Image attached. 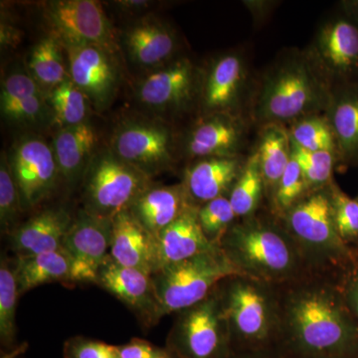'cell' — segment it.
<instances>
[{"label":"cell","instance_id":"1","mask_svg":"<svg viewBox=\"0 0 358 358\" xmlns=\"http://www.w3.org/2000/svg\"><path fill=\"white\" fill-rule=\"evenodd\" d=\"M279 341L296 358H352L358 353V322L339 282L326 272L277 287Z\"/></svg>","mask_w":358,"mask_h":358},{"label":"cell","instance_id":"2","mask_svg":"<svg viewBox=\"0 0 358 358\" xmlns=\"http://www.w3.org/2000/svg\"><path fill=\"white\" fill-rule=\"evenodd\" d=\"M331 86L307 51L289 49L264 73L252 105V117L261 126H291L310 115L326 113Z\"/></svg>","mask_w":358,"mask_h":358},{"label":"cell","instance_id":"3","mask_svg":"<svg viewBox=\"0 0 358 358\" xmlns=\"http://www.w3.org/2000/svg\"><path fill=\"white\" fill-rule=\"evenodd\" d=\"M219 247L242 275L272 286L315 272L286 228L255 215L235 221Z\"/></svg>","mask_w":358,"mask_h":358},{"label":"cell","instance_id":"4","mask_svg":"<svg viewBox=\"0 0 358 358\" xmlns=\"http://www.w3.org/2000/svg\"><path fill=\"white\" fill-rule=\"evenodd\" d=\"M232 350H264L279 341L280 308L277 287L244 275L218 285Z\"/></svg>","mask_w":358,"mask_h":358},{"label":"cell","instance_id":"5","mask_svg":"<svg viewBox=\"0 0 358 358\" xmlns=\"http://www.w3.org/2000/svg\"><path fill=\"white\" fill-rule=\"evenodd\" d=\"M331 185L308 192L282 216L285 228L317 272L341 265L348 267L352 260L334 224Z\"/></svg>","mask_w":358,"mask_h":358},{"label":"cell","instance_id":"6","mask_svg":"<svg viewBox=\"0 0 358 358\" xmlns=\"http://www.w3.org/2000/svg\"><path fill=\"white\" fill-rule=\"evenodd\" d=\"M242 275L220 247L160 268L152 275L160 315L179 313L205 300L219 284Z\"/></svg>","mask_w":358,"mask_h":358},{"label":"cell","instance_id":"7","mask_svg":"<svg viewBox=\"0 0 358 358\" xmlns=\"http://www.w3.org/2000/svg\"><path fill=\"white\" fill-rule=\"evenodd\" d=\"M83 179L85 210L112 219L129 210L152 185V178L119 159L110 150L94 155Z\"/></svg>","mask_w":358,"mask_h":358},{"label":"cell","instance_id":"8","mask_svg":"<svg viewBox=\"0 0 358 358\" xmlns=\"http://www.w3.org/2000/svg\"><path fill=\"white\" fill-rule=\"evenodd\" d=\"M178 313L167 338V348L176 358L229 357L232 345L217 288L197 305Z\"/></svg>","mask_w":358,"mask_h":358},{"label":"cell","instance_id":"9","mask_svg":"<svg viewBox=\"0 0 358 358\" xmlns=\"http://www.w3.org/2000/svg\"><path fill=\"white\" fill-rule=\"evenodd\" d=\"M341 6L320 24L306 49L331 88L358 83V1Z\"/></svg>","mask_w":358,"mask_h":358},{"label":"cell","instance_id":"10","mask_svg":"<svg viewBox=\"0 0 358 358\" xmlns=\"http://www.w3.org/2000/svg\"><path fill=\"white\" fill-rule=\"evenodd\" d=\"M43 15L63 47L92 45L112 55L117 51L114 30L100 2L53 0L45 2Z\"/></svg>","mask_w":358,"mask_h":358},{"label":"cell","instance_id":"11","mask_svg":"<svg viewBox=\"0 0 358 358\" xmlns=\"http://www.w3.org/2000/svg\"><path fill=\"white\" fill-rule=\"evenodd\" d=\"M174 138L169 127L155 122H131L113 136L110 150L150 178L174 164Z\"/></svg>","mask_w":358,"mask_h":358},{"label":"cell","instance_id":"12","mask_svg":"<svg viewBox=\"0 0 358 358\" xmlns=\"http://www.w3.org/2000/svg\"><path fill=\"white\" fill-rule=\"evenodd\" d=\"M202 74L187 57L173 59L157 68L138 84L136 95L147 107L179 112L199 100Z\"/></svg>","mask_w":358,"mask_h":358},{"label":"cell","instance_id":"13","mask_svg":"<svg viewBox=\"0 0 358 358\" xmlns=\"http://www.w3.org/2000/svg\"><path fill=\"white\" fill-rule=\"evenodd\" d=\"M113 219L79 211L63 241L69 257L72 284L93 282L103 261L110 255Z\"/></svg>","mask_w":358,"mask_h":358},{"label":"cell","instance_id":"14","mask_svg":"<svg viewBox=\"0 0 358 358\" xmlns=\"http://www.w3.org/2000/svg\"><path fill=\"white\" fill-rule=\"evenodd\" d=\"M23 210L34 208L50 196L60 173L53 148L37 136H26L9 159Z\"/></svg>","mask_w":358,"mask_h":358},{"label":"cell","instance_id":"15","mask_svg":"<svg viewBox=\"0 0 358 358\" xmlns=\"http://www.w3.org/2000/svg\"><path fill=\"white\" fill-rule=\"evenodd\" d=\"M248 84L246 59L228 52L214 59L201 78L199 101L205 115L240 114Z\"/></svg>","mask_w":358,"mask_h":358},{"label":"cell","instance_id":"16","mask_svg":"<svg viewBox=\"0 0 358 358\" xmlns=\"http://www.w3.org/2000/svg\"><path fill=\"white\" fill-rule=\"evenodd\" d=\"M95 284L131 308L147 327L162 319L152 275L120 265L109 255L99 268Z\"/></svg>","mask_w":358,"mask_h":358},{"label":"cell","instance_id":"17","mask_svg":"<svg viewBox=\"0 0 358 358\" xmlns=\"http://www.w3.org/2000/svg\"><path fill=\"white\" fill-rule=\"evenodd\" d=\"M69 63L70 79L96 109H103L115 96L117 71L112 54L87 45L64 47Z\"/></svg>","mask_w":358,"mask_h":358},{"label":"cell","instance_id":"18","mask_svg":"<svg viewBox=\"0 0 358 358\" xmlns=\"http://www.w3.org/2000/svg\"><path fill=\"white\" fill-rule=\"evenodd\" d=\"M247 122L240 114L207 115L186 138V152L194 159L238 157L244 148Z\"/></svg>","mask_w":358,"mask_h":358},{"label":"cell","instance_id":"19","mask_svg":"<svg viewBox=\"0 0 358 358\" xmlns=\"http://www.w3.org/2000/svg\"><path fill=\"white\" fill-rule=\"evenodd\" d=\"M74 218L62 207L35 214L9 235L10 248L17 257H28L62 249Z\"/></svg>","mask_w":358,"mask_h":358},{"label":"cell","instance_id":"20","mask_svg":"<svg viewBox=\"0 0 358 358\" xmlns=\"http://www.w3.org/2000/svg\"><path fill=\"white\" fill-rule=\"evenodd\" d=\"M241 157H207L188 166L182 185L195 206L229 195L243 171Z\"/></svg>","mask_w":358,"mask_h":358},{"label":"cell","instance_id":"21","mask_svg":"<svg viewBox=\"0 0 358 358\" xmlns=\"http://www.w3.org/2000/svg\"><path fill=\"white\" fill-rule=\"evenodd\" d=\"M110 256L120 265L148 275L157 271L155 238L141 227L129 210L113 218Z\"/></svg>","mask_w":358,"mask_h":358},{"label":"cell","instance_id":"22","mask_svg":"<svg viewBox=\"0 0 358 358\" xmlns=\"http://www.w3.org/2000/svg\"><path fill=\"white\" fill-rule=\"evenodd\" d=\"M185 185H150L129 207V212L148 233L157 238L162 230L193 206Z\"/></svg>","mask_w":358,"mask_h":358},{"label":"cell","instance_id":"23","mask_svg":"<svg viewBox=\"0 0 358 358\" xmlns=\"http://www.w3.org/2000/svg\"><path fill=\"white\" fill-rule=\"evenodd\" d=\"M124 39L129 57L143 67L157 69L176 59L178 37L159 18L145 17L134 23L127 29Z\"/></svg>","mask_w":358,"mask_h":358},{"label":"cell","instance_id":"24","mask_svg":"<svg viewBox=\"0 0 358 358\" xmlns=\"http://www.w3.org/2000/svg\"><path fill=\"white\" fill-rule=\"evenodd\" d=\"M199 208L195 205L189 207L155 238L157 271L218 247L205 237L199 221Z\"/></svg>","mask_w":358,"mask_h":358},{"label":"cell","instance_id":"25","mask_svg":"<svg viewBox=\"0 0 358 358\" xmlns=\"http://www.w3.org/2000/svg\"><path fill=\"white\" fill-rule=\"evenodd\" d=\"M324 115L333 131L338 160L358 164V83L333 87Z\"/></svg>","mask_w":358,"mask_h":358},{"label":"cell","instance_id":"26","mask_svg":"<svg viewBox=\"0 0 358 358\" xmlns=\"http://www.w3.org/2000/svg\"><path fill=\"white\" fill-rule=\"evenodd\" d=\"M96 143L95 129L87 122L59 129L54 138L53 152L59 173L67 185H76L84 178L95 155Z\"/></svg>","mask_w":358,"mask_h":358},{"label":"cell","instance_id":"27","mask_svg":"<svg viewBox=\"0 0 358 358\" xmlns=\"http://www.w3.org/2000/svg\"><path fill=\"white\" fill-rule=\"evenodd\" d=\"M15 265L20 294L51 282L72 284L70 259L63 249L37 255L17 257Z\"/></svg>","mask_w":358,"mask_h":358},{"label":"cell","instance_id":"28","mask_svg":"<svg viewBox=\"0 0 358 358\" xmlns=\"http://www.w3.org/2000/svg\"><path fill=\"white\" fill-rule=\"evenodd\" d=\"M255 152L258 155L266 192H271L273 195L292 160L288 129L278 124L262 126Z\"/></svg>","mask_w":358,"mask_h":358},{"label":"cell","instance_id":"29","mask_svg":"<svg viewBox=\"0 0 358 358\" xmlns=\"http://www.w3.org/2000/svg\"><path fill=\"white\" fill-rule=\"evenodd\" d=\"M64 47L50 34L39 40L28 56V74L45 91L54 88L69 79V68L65 63Z\"/></svg>","mask_w":358,"mask_h":358},{"label":"cell","instance_id":"30","mask_svg":"<svg viewBox=\"0 0 358 358\" xmlns=\"http://www.w3.org/2000/svg\"><path fill=\"white\" fill-rule=\"evenodd\" d=\"M265 192L258 155L254 152L246 159L243 171L228 195L237 218L254 215Z\"/></svg>","mask_w":358,"mask_h":358},{"label":"cell","instance_id":"31","mask_svg":"<svg viewBox=\"0 0 358 358\" xmlns=\"http://www.w3.org/2000/svg\"><path fill=\"white\" fill-rule=\"evenodd\" d=\"M15 262L2 257L0 264V339L2 345L13 346L16 336V307L20 298Z\"/></svg>","mask_w":358,"mask_h":358},{"label":"cell","instance_id":"32","mask_svg":"<svg viewBox=\"0 0 358 358\" xmlns=\"http://www.w3.org/2000/svg\"><path fill=\"white\" fill-rule=\"evenodd\" d=\"M47 102L61 128L86 122L88 98L70 78L52 90Z\"/></svg>","mask_w":358,"mask_h":358},{"label":"cell","instance_id":"33","mask_svg":"<svg viewBox=\"0 0 358 358\" xmlns=\"http://www.w3.org/2000/svg\"><path fill=\"white\" fill-rule=\"evenodd\" d=\"M288 131L291 141L303 150L310 152L327 150L338 154L333 131L324 114L299 120L289 126Z\"/></svg>","mask_w":358,"mask_h":358},{"label":"cell","instance_id":"34","mask_svg":"<svg viewBox=\"0 0 358 358\" xmlns=\"http://www.w3.org/2000/svg\"><path fill=\"white\" fill-rule=\"evenodd\" d=\"M292 159L300 166L310 192L322 189L333 183L334 169L338 162L334 152H310L303 150L291 141Z\"/></svg>","mask_w":358,"mask_h":358},{"label":"cell","instance_id":"35","mask_svg":"<svg viewBox=\"0 0 358 358\" xmlns=\"http://www.w3.org/2000/svg\"><path fill=\"white\" fill-rule=\"evenodd\" d=\"M23 210L17 185L11 171L10 162L2 154L0 162V225L2 234L10 235L18 227V218Z\"/></svg>","mask_w":358,"mask_h":358},{"label":"cell","instance_id":"36","mask_svg":"<svg viewBox=\"0 0 358 358\" xmlns=\"http://www.w3.org/2000/svg\"><path fill=\"white\" fill-rule=\"evenodd\" d=\"M236 219L228 196L211 200L199 208V221L205 237L210 243L218 246L221 238Z\"/></svg>","mask_w":358,"mask_h":358},{"label":"cell","instance_id":"37","mask_svg":"<svg viewBox=\"0 0 358 358\" xmlns=\"http://www.w3.org/2000/svg\"><path fill=\"white\" fill-rule=\"evenodd\" d=\"M308 192L310 189L303 171L298 162L292 159L273 194L275 212L282 217Z\"/></svg>","mask_w":358,"mask_h":358},{"label":"cell","instance_id":"38","mask_svg":"<svg viewBox=\"0 0 358 358\" xmlns=\"http://www.w3.org/2000/svg\"><path fill=\"white\" fill-rule=\"evenodd\" d=\"M334 220L339 236L345 242L358 239V202L331 183Z\"/></svg>","mask_w":358,"mask_h":358},{"label":"cell","instance_id":"39","mask_svg":"<svg viewBox=\"0 0 358 358\" xmlns=\"http://www.w3.org/2000/svg\"><path fill=\"white\" fill-rule=\"evenodd\" d=\"M39 95H44V91L28 73H11L2 82L0 108L4 110L25 99Z\"/></svg>","mask_w":358,"mask_h":358},{"label":"cell","instance_id":"40","mask_svg":"<svg viewBox=\"0 0 358 358\" xmlns=\"http://www.w3.org/2000/svg\"><path fill=\"white\" fill-rule=\"evenodd\" d=\"M64 358H120L117 345L103 341L75 336L66 341L63 348Z\"/></svg>","mask_w":358,"mask_h":358},{"label":"cell","instance_id":"41","mask_svg":"<svg viewBox=\"0 0 358 358\" xmlns=\"http://www.w3.org/2000/svg\"><path fill=\"white\" fill-rule=\"evenodd\" d=\"M49 107L44 95L32 96L14 103L11 107L1 110V114L6 120L18 124H32L43 119Z\"/></svg>","mask_w":358,"mask_h":358},{"label":"cell","instance_id":"42","mask_svg":"<svg viewBox=\"0 0 358 358\" xmlns=\"http://www.w3.org/2000/svg\"><path fill=\"white\" fill-rule=\"evenodd\" d=\"M117 350L120 358H176L169 348H159L141 338L117 345Z\"/></svg>","mask_w":358,"mask_h":358},{"label":"cell","instance_id":"43","mask_svg":"<svg viewBox=\"0 0 358 358\" xmlns=\"http://www.w3.org/2000/svg\"><path fill=\"white\" fill-rule=\"evenodd\" d=\"M346 301L358 322V263H352L345 268L339 282Z\"/></svg>","mask_w":358,"mask_h":358},{"label":"cell","instance_id":"44","mask_svg":"<svg viewBox=\"0 0 358 358\" xmlns=\"http://www.w3.org/2000/svg\"><path fill=\"white\" fill-rule=\"evenodd\" d=\"M245 6L248 7L252 15L255 20H262L267 17L268 13L272 11L275 2L272 1H245Z\"/></svg>","mask_w":358,"mask_h":358},{"label":"cell","instance_id":"45","mask_svg":"<svg viewBox=\"0 0 358 358\" xmlns=\"http://www.w3.org/2000/svg\"><path fill=\"white\" fill-rule=\"evenodd\" d=\"M1 45L4 47H13L17 45L20 40V32L13 27V25L7 24L3 20L1 21Z\"/></svg>","mask_w":358,"mask_h":358},{"label":"cell","instance_id":"46","mask_svg":"<svg viewBox=\"0 0 358 358\" xmlns=\"http://www.w3.org/2000/svg\"><path fill=\"white\" fill-rule=\"evenodd\" d=\"M115 6L124 13H138L148 8L152 4L150 1H143V0H124V1L122 0V1H115Z\"/></svg>","mask_w":358,"mask_h":358},{"label":"cell","instance_id":"47","mask_svg":"<svg viewBox=\"0 0 358 358\" xmlns=\"http://www.w3.org/2000/svg\"><path fill=\"white\" fill-rule=\"evenodd\" d=\"M227 358H268L264 350H232Z\"/></svg>","mask_w":358,"mask_h":358},{"label":"cell","instance_id":"48","mask_svg":"<svg viewBox=\"0 0 358 358\" xmlns=\"http://www.w3.org/2000/svg\"><path fill=\"white\" fill-rule=\"evenodd\" d=\"M357 202H358V197H357Z\"/></svg>","mask_w":358,"mask_h":358}]
</instances>
